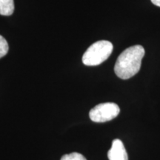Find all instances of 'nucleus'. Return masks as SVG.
<instances>
[{
  "label": "nucleus",
  "mask_w": 160,
  "mask_h": 160,
  "mask_svg": "<svg viewBox=\"0 0 160 160\" xmlns=\"http://www.w3.org/2000/svg\"><path fill=\"white\" fill-rule=\"evenodd\" d=\"M145 49L142 45L131 46L125 49L116 62V75L122 79H128L139 71Z\"/></svg>",
  "instance_id": "1"
},
{
  "label": "nucleus",
  "mask_w": 160,
  "mask_h": 160,
  "mask_svg": "<svg viewBox=\"0 0 160 160\" xmlns=\"http://www.w3.org/2000/svg\"><path fill=\"white\" fill-rule=\"evenodd\" d=\"M111 42L101 40L93 43L88 48L82 57V62L87 66H97L108 59L113 51Z\"/></svg>",
  "instance_id": "2"
},
{
  "label": "nucleus",
  "mask_w": 160,
  "mask_h": 160,
  "mask_svg": "<svg viewBox=\"0 0 160 160\" xmlns=\"http://www.w3.org/2000/svg\"><path fill=\"white\" fill-rule=\"evenodd\" d=\"M119 112V107L116 103H102L91 110L89 117L94 122H105L117 117Z\"/></svg>",
  "instance_id": "3"
},
{
  "label": "nucleus",
  "mask_w": 160,
  "mask_h": 160,
  "mask_svg": "<svg viewBox=\"0 0 160 160\" xmlns=\"http://www.w3.org/2000/svg\"><path fill=\"white\" fill-rule=\"evenodd\" d=\"M108 157L109 160H128L127 151L121 140H113L111 149L108 153Z\"/></svg>",
  "instance_id": "4"
},
{
  "label": "nucleus",
  "mask_w": 160,
  "mask_h": 160,
  "mask_svg": "<svg viewBox=\"0 0 160 160\" xmlns=\"http://www.w3.org/2000/svg\"><path fill=\"white\" fill-rule=\"evenodd\" d=\"M14 11L13 0H0V15L11 16Z\"/></svg>",
  "instance_id": "5"
},
{
  "label": "nucleus",
  "mask_w": 160,
  "mask_h": 160,
  "mask_svg": "<svg viewBox=\"0 0 160 160\" xmlns=\"http://www.w3.org/2000/svg\"><path fill=\"white\" fill-rule=\"evenodd\" d=\"M9 50V46L6 39L0 35V59L7 54Z\"/></svg>",
  "instance_id": "6"
},
{
  "label": "nucleus",
  "mask_w": 160,
  "mask_h": 160,
  "mask_svg": "<svg viewBox=\"0 0 160 160\" xmlns=\"http://www.w3.org/2000/svg\"><path fill=\"white\" fill-rule=\"evenodd\" d=\"M60 160H87L82 154L79 153H71L64 155Z\"/></svg>",
  "instance_id": "7"
},
{
  "label": "nucleus",
  "mask_w": 160,
  "mask_h": 160,
  "mask_svg": "<svg viewBox=\"0 0 160 160\" xmlns=\"http://www.w3.org/2000/svg\"><path fill=\"white\" fill-rule=\"evenodd\" d=\"M151 2L153 5H157L158 7H160V0H151Z\"/></svg>",
  "instance_id": "8"
}]
</instances>
